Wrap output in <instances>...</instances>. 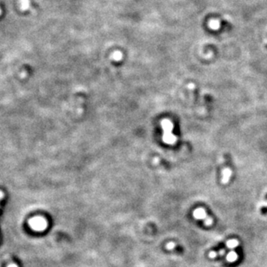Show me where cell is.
Wrapping results in <instances>:
<instances>
[{
    "mask_svg": "<svg viewBox=\"0 0 267 267\" xmlns=\"http://www.w3.org/2000/svg\"><path fill=\"white\" fill-rule=\"evenodd\" d=\"M29 224L30 226L33 230H35V231H43L45 230L47 226H48V222L46 221L45 219L43 217H40V216H37V217H34L29 220Z\"/></svg>",
    "mask_w": 267,
    "mask_h": 267,
    "instance_id": "obj_1",
    "label": "cell"
},
{
    "mask_svg": "<svg viewBox=\"0 0 267 267\" xmlns=\"http://www.w3.org/2000/svg\"><path fill=\"white\" fill-rule=\"evenodd\" d=\"M193 215H194V217H195V219H204V220H205V224H206V225L209 226L213 223V220L207 216V215L206 214L205 210H204L203 208H201V207L196 208L195 210L194 211Z\"/></svg>",
    "mask_w": 267,
    "mask_h": 267,
    "instance_id": "obj_2",
    "label": "cell"
},
{
    "mask_svg": "<svg viewBox=\"0 0 267 267\" xmlns=\"http://www.w3.org/2000/svg\"><path fill=\"white\" fill-rule=\"evenodd\" d=\"M231 175H232V171H231V169H224V170H223V173H222V183H228Z\"/></svg>",
    "mask_w": 267,
    "mask_h": 267,
    "instance_id": "obj_3",
    "label": "cell"
},
{
    "mask_svg": "<svg viewBox=\"0 0 267 267\" xmlns=\"http://www.w3.org/2000/svg\"><path fill=\"white\" fill-rule=\"evenodd\" d=\"M237 259H238V255L235 252H230L227 256V259L228 260L229 262H233L237 260Z\"/></svg>",
    "mask_w": 267,
    "mask_h": 267,
    "instance_id": "obj_4",
    "label": "cell"
},
{
    "mask_svg": "<svg viewBox=\"0 0 267 267\" xmlns=\"http://www.w3.org/2000/svg\"><path fill=\"white\" fill-rule=\"evenodd\" d=\"M238 245H239V242L236 239H231V240H229V241L227 242V246H228L229 248H234Z\"/></svg>",
    "mask_w": 267,
    "mask_h": 267,
    "instance_id": "obj_5",
    "label": "cell"
},
{
    "mask_svg": "<svg viewBox=\"0 0 267 267\" xmlns=\"http://www.w3.org/2000/svg\"><path fill=\"white\" fill-rule=\"evenodd\" d=\"M174 246H175V244H174L173 242H169L167 244V248L169 250L173 249V247H174Z\"/></svg>",
    "mask_w": 267,
    "mask_h": 267,
    "instance_id": "obj_6",
    "label": "cell"
},
{
    "mask_svg": "<svg viewBox=\"0 0 267 267\" xmlns=\"http://www.w3.org/2000/svg\"><path fill=\"white\" fill-rule=\"evenodd\" d=\"M216 255H217V253H216V252H211V253H209V257H210V258H215V257H216Z\"/></svg>",
    "mask_w": 267,
    "mask_h": 267,
    "instance_id": "obj_7",
    "label": "cell"
},
{
    "mask_svg": "<svg viewBox=\"0 0 267 267\" xmlns=\"http://www.w3.org/2000/svg\"><path fill=\"white\" fill-rule=\"evenodd\" d=\"M7 267H18V265H17V264H10Z\"/></svg>",
    "mask_w": 267,
    "mask_h": 267,
    "instance_id": "obj_8",
    "label": "cell"
},
{
    "mask_svg": "<svg viewBox=\"0 0 267 267\" xmlns=\"http://www.w3.org/2000/svg\"><path fill=\"white\" fill-rule=\"evenodd\" d=\"M219 254H220V255H223V254H225V250H222V251H220Z\"/></svg>",
    "mask_w": 267,
    "mask_h": 267,
    "instance_id": "obj_9",
    "label": "cell"
},
{
    "mask_svg": "<svg viewBox=\"0 0 267 267\" xmlns=\"http://www.w3.org/2000/svg\"><path fill=\"white\" fill-rule=\"evenodd\" d=\"M3 197H4V194H3L2 192H1V191H0V200H1V199H2Z\"/></svg>",
    "mask_w": 267,
    "mask_h": 267,
    "instance_id": "obj_10",
    "label": "cell"
},
{
    "mask_svg": "<svg viewBox=\"0 0 267 267\" xmlns=\"http://www.w3.org/2000/svg\"><path fill=\"white\" fill-rule=\"evenodd\" d=\"M0 12H1V11H0Z\"/></svg>",
    "mask_w": 267,
    "mask_h": 267,
    "instance_id": "obj_11",
    "label": "cell"
}]
</instances>
